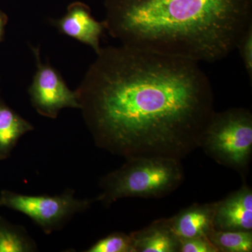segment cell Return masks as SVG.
I'll list each match as a JSON object with an SVG mask.
<instances>
[{
    "instance_id": "cell-1",
    "label": "cell",
    "mask_w": 252,
    "mask_h": 252,
    "mask_svg": "<svg viewBox=\"0 0 252 252\" xmlns=\"http://www.w3.org/2000/svg\"><path fill=\"white\" fill-rule=\"evenodd\" d=\"M76 93L94 143L126 159L182 160L215 112L198 63L123 45L101 48Z\"/></svg>"
},
{
    "instance_id": "cell-14",
    "label": "cell",
    "mask_w": 252,
    "mask_h": 252,
    "mask_svg": "<svg viewBox=\"0 0 252 252\" xmlns=\"http://www.w3.org/2000/svg\"><path fill=\"white\" fill-rule=\"evenodd\" d=\"M86 252H135L130 234L116 232L100 239Z\"/></svg>"
},
{
    "instance_id": "cell-2",
    "label": "cell",
    "mask_w": 252,
    "mask_h": 252,
    "mask_svg": "<svg viewBox=\"0 0 252 252\" xmlns=\"http://www.w3.org/2000/svg\"><path fill=\"white\" fill-rule=\"evenodd\" d=\"M106 31L122 45L214 63L252 24V0H104Z\"/></svg>"
},
{
    "instance_id": "cell-13",
    "label": "cell",
    "mask_w": 252,
    "mask_h": 252,
    "mask_svg": "<svg viewBox=\"0 0 252 252\" xmlns=\"http://www.w3.org/2000/svg\"><path fill=\"white\" fill-rule=\"evenodd\" d=\"M207 238L219 252H252V230L232 231L213 229Z\"/></svg>"
},
{
    "instance_id": "cell-6",
    "label": "cell",
    "mask_w": 252,
    "mask_h": 252,
    "mask_svg": "<svg viewBox=\"0 0 252 252\" xmlns=\"http://www.w3.org/2000/svg\"><path fill=\"white\" fill-rule=\"evenodd\" d=\"M36 71L28 88L32 105L43 117L56 119L61 109H81L77 93L68 88L61 73L49 63H43L39 47L31 46Z\"/></svg>"
},
{
    "instance_id": "cell-10",
    "label": "cell",
    "mask_w": 252,
    "mask_h": 252,
    "mask_svg": "<svg viewBox=\"0 0 252 252\" xmlns=\"http://www.w3.org/2000/svg\"><path fill=\"white\" fill-rule=\"evenodd\" d=\"M135 252H179L180 240L169 218L154 220L148 226L130 233Z\"/></svg>"
},
{
    "instance_id": "cell-11",
    "label": "cell",
    "mask_w": 252,
    "mask_h": 252,
    "mask_svg": "<svg viewBox=\"0 0 252 252\" xmlns=\"http://www.w3.org/2000/svg\"><path fill=\"white\" fill-rule=\"evenodd\" d=\"M34 126L9 107L0 96V160L11 156L18 141Z\"/></svg>"
},
{
    "instance_id": "cell-4",
    "label": "cell",
    "mask_w": 252,
    "mask_h": 252,
    "mask_svg": "<svg viewBox=\"0 0 252 252\" xmlns=\"http://www.w3.org/2000/svg\"><path fill=\"white\" fill-rule=\"evenodd\" d=\"M200 148L220 165L245 177L252 155V114L246 108L214 113Z\"/></svg>"
},
{
    "instance_id": "cell-9",
    "label": "cell",
    "mask_w": 252,
    "mask_h": 252,
    "mask_svg": "<svg viewBox=\"0 0 252 252\" xmlns=\"http://www.w3.org/2000/svg\"><path fill=\"white\" fill-rule=\"evenodd\" d=\"M215 203L193 204L169 218L172 229L180 238H207L214 228Z\"/></svg>"
},
{
    "instance_id": "cell-8",
    "label": "cell",
    "mask_w": 252,
    "mask_h": 252,
    "mask_svg": "<svg viewBox=\"0 0 252 252\" xmlns=\"http://www.w3.org/2000/svg\"><path fill=\"white\" fill-rule=\"evenodd\" d=\"M214 228L218 230H252V190L243 185L226 198L215 202Z\"/></svg>"
},
{
    "instance_id": "cell-15",
    "label": "cell",
    "mask_w": 252,
    "mask_h": 252,
    "mask_svg": "<svg viewBox=\"0 0 252 252\" xmlns=\"http://www.w3.org/2000/svg\"><path fill=\"white\" fill-rule=\"evenodd\" d=\"M236 49L240 52L246 72L252 80V24L249 26L237 44Z\"/></svg>"
},
{
    "instance_id": "cell-12",
    "label": "cell",
    "mask_w": 252,
    "mask_h": 252,
    "mask_svg": "<svg viewBox=\"0 0 252 252\" xmlns=\"http://www.w3.org/2000/svg\"><path fill=\"white\" fill-rule=\"evenodd\" d=\"M37 249L24 227L12 224L0 216V252H32Z\"/></svg>"
},
{
    "instance_id": "cell-16",
    "label": "cell",
    "mask_w": 252,
    "mask_h": 252,
    "mask_svg": "<svg viewBox=\"0 0 252 252\" xmlns=\"http://www.w3.org/2000/svg\"><path fill=\"white\" fill-rule=\"evenodd\" d=\"M179 252H219L213 244L205 237L180 240Z\"/></svg>"
},
{
    "instance_id": "cell-17",
    "label": "cell",
    "mask_w": 252,
    "mask_h": 252,
    "mask_svg": "<svg viewBox=\"0 0 252 252\" xmlns=\"http://www.w3.org/2000/svg\"><path fill=\"white\" fill-rule=\"evenodd\" d=\"M8 20L7 15L0 9V43L4 40L5 27L7 24Z\"/></svg>"
},
{
    "instance_id": "cell-7",
    "label": "cell",
    "mask_w": 252,
    "mask_h": 252,
    "mask_svg": "<svg viewBox=\"0 0 252 252\" xmlns=\"http://www.w3.org/2000/svg\"><path fill=\"white\" fill-rule=\"evenodd\" d=\"M49 21L60 33L91 46L96 54L100 51L99 41L106 31L105 24L93 17L88 5L81 1L73 2L63 17L50 18Z\"/></svg>"
},
{
    "instance_id": "cell-5",
    "label": "cell",
    "mask_w": 252,
    "mask_h": 252,
    "mask_svg": "<svg viewBox=\"0 0 252 252\" xmlns=\"http://www.w3.org/2000/svg\"><path fill=\"white\" fill-rule=\"evenodd\" d=\"M95 199L81 200L68 189L61 195H28L1 190L0 207L21 212L31 219L46 235L61 229L76 214L86 211Z\"/></svg>"
},
{
    "instance_id": "cell-3",
    "label": "cell",
    "mask_w": 252,
    "mask_h": 252,
    "mask_svg": "<svg viewBox=\"0 0 252 252\" xmlns=\"http://www.w3.org/2000/svg\"><path fill=\"white\" fill-rule=\"evenodd\" d=\"M185 180L180 159L138 157L126 159L120 168L99 181L95 198L106 206L124 198H160L175 191Z\"/></svg>"
}]
</instances>
